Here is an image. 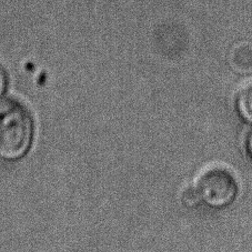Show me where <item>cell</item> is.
Returning a JSON list of instances; mask_svg holds the SVG:
<instances>
[{"label": "cell", "mask_w": 252, "mask_h": 252, "mask_svg": "<svg viewBox=\"0 0 252 252\" xmlns=\"http://www.w3.org/2000/svg\"><path fill=\"white\" fill-rule=\"evenodd\" d=\"M33 120L23 103L12 99L0 101V157L19 159L32 141Z\"/></svg>", "instance_id": "obj_1"}, {"label": "cell", "mask_w": 252, "mask_h": 252, "mask_svg": "<svg viewBox=\"0 0 252 252\" xmlns=\"http://www.w3.org/2000/svg\"><path fill=\"white\" fill-rule=\"evenodd\" d=\"M194 186L202 202L214 209L231 206L239 193L236 178L224 168L208 169L200 175Z\"/></svg>", "instance_id": "obj_2"}, {"label": "cell", "mask_w": 252, "mask_h": 252, "mask_svg": "<svg viewBox=\"0 0 252 252\" xmlns=\"http://www.w3.org/2000/svg\"><path fill=\"white\" fill-rule=\"evenodd\" d=\"M234 103L239 117L247 124L252 125V82L239 90Z\"/></svg>", "instance_id": "obj_3"}, {"label": "cell", "mask_w": 252, "mask_h": 252, "mask_svg": "<svg viewBox=\"0 0 252 252\" xmlns=\"http://www.w3.org/2000/svg\"><path fill=\"white\" fill-rule=\"evenodd\" d=\"M181 201L182 205L187 208H190V209L198 207L200 203H202L201 197H200L195 186L188 187V188H186L184 190V192H182L181 195Z\"/></svg>", "instance_id": "obj_4"}, {"label": "cell", "mask_w": 252, "mask_h": 252, "mask_svg": "<svg viewBox=\"0 0 252 252\" xmlns=\"http://www.w3.org/2000/svg\"><path fill=\"white\" fill-rule=\"evenodd\" d=\"M7 73L5 71V69L0 64V95H1L3 93H5L6 87H7Z\"/></svg>", "instance_id": "obj_5"}, {"label": "cell", "mask_w": 252, "mask_h": 252, "mask_svg": "<svg viewBox=\"0 0 252 252\" xmlns=\"http://www.w3.org/2000/svg\"><path fill=\"white\" fill-rule=\"evenodd\" d=\"M246 146H247V151H248V155H249L250 159L252 160V130L249 132L247 137V142H246Z\"/></svg>", "instance_id": "obj_6"}]
</instances>
